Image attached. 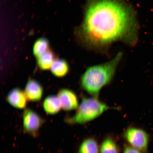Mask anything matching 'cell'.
<instances>
[{
	"mask_svg": "<svg viewBox=\"0 0 153 153\" xmlns=\"http://www.w3.org/2000/svg\"><path fill=\"white\" fill-rule=\"evenodd\" d=\"M124 136L132 147L141 152H147L149 136L145 131L140 128H128L125 131Z\"/></svg>",
	"mask_w": 153,
	"mask_h": 153,
	"instance_id": "4",
	"label": "cell"
},
{
	"mask_svg": "<svg viewBox=\"0 0 153 153\" xmlns=\"http://www.w3.org/2000/svg\"><path fill=\"white\" fill-rule=\"evenodd\" d=\"M137 30L134 13L124 0H90L77 36L85 48L102 53L116 41L134 45Z\"/></svg>",
	"mask_w": 153,
	"mask_h": 153,
	"instance_id": "1",
	"label": "cell"
},
{
	"mask_svg": "<svg viewBox=\"0 0 153 153\" xmlns=\"http://www.w3.org/2000/svg\"><path fill=\"white\" fill-rule=\"evenodd\" d=\"M119 52L110 61L88 67L80 78V85L92 97L98 98L100 90L112 80L123 57Z\"/></svg>",
	"mask_w": 153,
	"mask_h": 153,
	"instance_id": "2",
	"label": "cell"
},
{
	"mask_svg": "<svg viewBox=\"0 0 153 153\" xmlns=\"http://www.w3.org/2000/svg\"><path fill=\"white\" fill-rule=\"evenodd\" d=\"M37 59V65L41 70H48L50 68L54 60V52L49 49Z\"/></svg>",
	"mask_w": 153,
	"mask_h": 153,
	"instance_id": "11",
	"label": "cell"
},
{
	"mask_svg": "<svg viewBox=\"0 0 153 153\" xmlns=\"http://www.w3.org/2000/svg\"><path fill=\"white\" fill-rule=\"evenodd\" d=\"M123 153H141L140 151L129 145L125 146Z\"/></svg>",
	"mask_w": 153,
	"mask_h": 153,
	"instance_id": "15",
	"label": "cell"
},
{
	"mask_svg": "<svg viewBox=\"0 0 153 153\" xmlns=\"http://www.w3.org/2000/svg\"><path fill=\"white\" fill-rule=\"evenodd\" d=\"M6 100L15 108L22 109L26 108L28 100L24 92L20 88H15L8 93Z\"/></svg>",
	"mask_w": 153,
	"mask_h": 153,
	"instance_id": "7",
	"label": "cell"
},
{
	"mask_svg": "<svg viewBox=\"0 0 153 153\" xmlns=\"http://www.w3.org/2000/svg\"><path fill=\"white\" fill-rule=\"evenodd\" d=\"M49 41L45 38L41 37L34 43L33 52L36 58H38L49 49Z\"/></svg>",
	"mask_w": 153,
	"mask_h": 153,
	"instance_id": "13",
	"label": "cell"
},
{
	"mask_svg": "<svg viewBox=\"0 0 153 153\" xmlns=\"http://www.w3.org/2000/svg\"><path fill=\"white\" fill-rule=\"evenodd\" d=\"M57 97L61 108L65 111H72L78 108V97L76 94L72 90L67 89H62L59 90Z\"/></svg>",
	"mask_w": 153,
	"mask_h": 153,
	"instance_id": "6",
	"label": "cell"
},
{
	"mask_svg": "<svg viewBox=\"0 0 153 153\" xmlns=\"http://www.w3.org/2000/svg\"><path fill=\"white\" fill-rule=\"evenodd\" d=\"M98 143L94 138L85 139L80 145L78 153H99Z\"/></svg>",
	"mask_w": 153,
	"mask_h": 153,
	"instance_id": "12",
	"label": "cell"
},
{
	"mask_svg": "<svg viewBox=\"0 0 153 153\" xmlns=\"http://www.w3.org/2000/svg\"><path fill=\"white\" fill-rule=\"evenodd\" d=\"M100 153H119V147L114 140L108 137L102 143Z\"/></svg>",
	"mask_w": 153,
	"mask_h": 153,
	"instance_id": "14",
	"label": "cell"
},
{
	"mask_svg": "<svg viewBox=\"0 0 153 153\" xmlns=\"http://www.w3.org/2000/svg\"><path fill=\"white\" fill-rule=\"evenodd\" d=\"M24 92L27 100L29 101H38L42 99L43 95V88L37 80L29 79L26 84Z\"/></svg>",
	"mask_w": 153,
	"mask_h": 153,
	"instance_id": "8",
	"label": "cell"
},
{
	"mask_svg": "<svg viewBox=\"0 0 153 153\" xmlns=\"http://www.w3.org/2000/svg\"><path fill=\"white\" fill-rule=\"evenodd\" d=\"M69 69L68 62L61 59H55L50 68L52 73L54 76L58 77L65 76L68 74Z\"/></svg>",
	"mask_w": 153,
	"mask_h": 153,
	"instance_id": "10",
	"label": "cell"
},
{
	"mask_svg": "<svg viewBox=\"0 0 153 153\" xmlns=\"http://www.w3.org/2000/svg\"><path fill=\"white\" fill-rule=\"evenodd\" d=\"M110 108L98 98L84 97L75 115L66 118L65 122L71 125L85 124L98 117Z\"/></svg>",
	"mask_w": 153,
	"mask_h": 153,
	"instance_id": "3",
	"label": "cell"
},
{
	"mask_svg": "<svg viewBox=\"0 0 153 153\" xmlns=\"http://www.w3.org/2000/svg\"><path fill=\"white\" fill-rule=\"evenodd\" d=\"M44 122V120L34 110L30 108L24 110L23 113V124L26 133L32 136H37Z\"/></svg>",
	"mask_w": 153,
	"mask_h": 153,
	"instance_id": "5",
	"label": "cell"
},
{
	"mask_svg": "<svg viewBox=\"0 0 153 153\" xmlns=\"http://www.w3.org/2000/svg\"><path fill=\"white\" fill-rule=\"evenodd\" d=\"M43 106L46 113L50 115L57 114L61 108L58 97L54 95L46 97L44 100Z\"/></svg>",
	"mask_w": 153,
	"mask_h": 153,
	"instance_id": "9",
	"label": "cell"
}]
</instances>
